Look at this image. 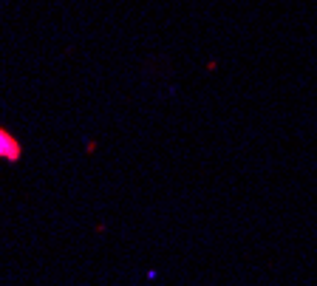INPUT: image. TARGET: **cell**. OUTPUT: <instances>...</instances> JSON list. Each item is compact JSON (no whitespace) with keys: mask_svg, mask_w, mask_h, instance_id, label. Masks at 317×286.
<instances>
[{"mask_svg":"<svg viewBox=\"0 0 317 286\" xmlns=\"http://www.w3.org/2000/svg\"><path fill=\"white\" fill-rule=\"evenodd\" d=\"M20 156H23V147H20V142L14 139L9 130L0 128V159H3V162H17Z\"/></svg>","mask_w":317,"mask_h":286,"instance_id":"1","label":"cell"}]
</instances>
